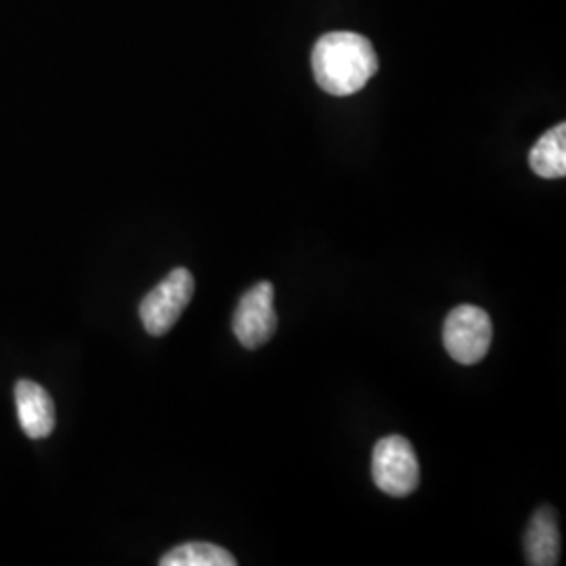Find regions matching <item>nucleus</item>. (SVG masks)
<instances>
[{"mask_svg":"<svg viewBox=\"0 0 566 566\" xmlns=\"http://www.w3.org/2000/svg\"><path fill=\"white\" fill-rule=\"evenodd\" d=\"M311 63L319 88L334 97L359 93L378 72L371 42L355 32L324 34L313 49Z\"/></svg>","mask_w":566,"mask_h":566,"instance_id":"obj_1","label":"nucleus"},{"mask_svg":"<svg viewBox=\"0 0 566 566\" xmlns=\"http://www.w3.org/2000/svg\"><path fill=\"white\" fill-rule=\"evenodd\" d=\"M493 340L491 317L481 306L460 304L447 315L443 344L453 361L474 365L483 361Z\"/></svg>","mask_w":566,"mask_h":566,"instance_id":"obj_2","label":"nucleus"},{"mask_svg":"<svg viewBox=\"0 0 566 566\" xmlns=\"http://www.w3.org/2000/svg\"><path fill=\"white\" fill-rule=\"evenodd\" d=\"M196 282L187 269L170 271L163 282L158 283L139 306L143 327L151 336L168 334L179 322L182 311L193 298Z\"/></svg>","mask_w":566,"mask_h":566,"instance_id":"obj_3","label":"nucleus"},{"mask_svg":"<svg viewBox=\"0 0 566 566\" xmlns=\"http://www.w3.org/2000/svg\"><path fill=\"white\" fill-rule=\"evenodd\" d=\"M371 476L386 495L405 497L413 493L420 483V464L411 443L399 434L378 441L371 453Z\"/></svg>","mask_w":566,"mask_h":566,"instance_id":"obj_4","label":"nucleus"},{"mask_svg":"<svg viewBox=\"0 0 566 566\" xmlns=\"http://www.w3.org/2000/svg\"><path fill=\"white\" fill-rule=\"evenodd\" d=\"M275 287L273 283L261 282L243 294L233 315V334L245 348L254 350L271 340L277 329L275 315Z\"/></svg>","mask_w":566,"mask_h":566,"instance_id":"obj_5","label":"nucleus"},{"mask_svg":"<svg viewBox=\"0 0 566 566\" xmlns=\"http://www.w3.org/2000/svg\"><path fill=\"white\" fill-rule=\"evenodd\" d=\"M15 407L25 437L41 441L55 430V405L41 385L20 380L15 385Z\"/></svg>","mask_w":566,"mask_h":566,"instance_id":"obj_6","label":"nucleus"},{"mask_svg":"<svg viewBox=\"0 0 566 566\" xmlns=\"http://www.w3.org/2000/svg\"><path fill=\"white\" fill-rule=\"evenodd\" d=\"M526 563L531 566H554L560 560V531L556 514L549 506L539 507L525 533Z\"/></svg>","mask_w":566,"mask_h":566,"instance_id":"obj_7","label":"nucleus"},{"mask_svg":"<svg viewBox=\"0 0 566 566\" xmlns=\"http://www.w3.org/2000/svg\"><path fill=\"white\" fill-rule=\"evenodd\" d=\"M528 164L542 179H563L566 175V124H558L539 137L531 149Z\"/></svg>","mask_w":566,"mask_h":566,"instance_id":"obj_8","label":"nucleus"},{"mask_svg":"<svg viewBox=\"0 0 566 566\" xmlns=\"http://www.w3.org/2000/svg\"><path fill=\"white\" fill-rule=\"evenodd\" d=\"M163 566H235L238 560L224 547L208 542H191L164 554Z\"/></svg>","mask_w":566,"mask_h":566,"instance_id":"obj_9","label":"nucleus"}]
</instances>
